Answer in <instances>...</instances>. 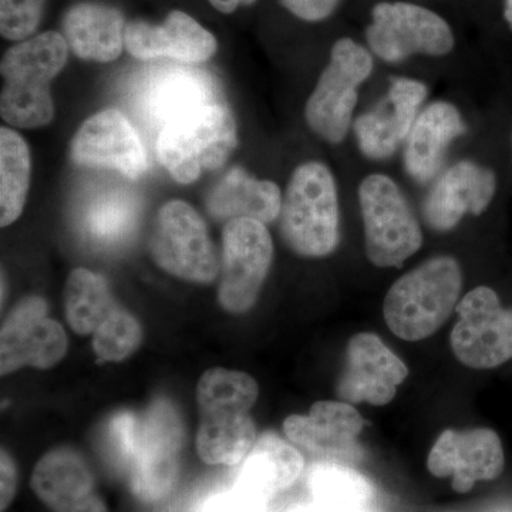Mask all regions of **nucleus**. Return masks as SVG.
Wrapping results in <instances>:
<instances>
[{"mask_svg": "<svg viewBox=\"0 0 512 512\" xmlns=\"http://www.w3.org/2000/svg\"><path fill=\"white\" fill-rule=\"evenodd\" d=\"M70 47L55 30L16 42L3 53L0 73V116L16 128H42L55 119V103L50 83L69 60Z\"/></svg>", "mask_w": 512, "mask_h": 512, "instance_id": "1", "label": "nucleus"}, {"mask_svg": "<svg viewBox=\"0 0 512 512\" xmlns=\"http://www.w3.org/2000/svg\"><path fill=\"white\" fill-rule=\"evenodd\" d=\"M237 144V123L231 110L208 101L165 121L156 150L171 178L188 185L205 171L224 167Z\"/></svg>", "mask_w": 512, "mask_h": 512, "instance_id": "2", "label": "nucleus"}, {"mask_svg": "<svg viewBox=\"0 0 512 512\" xmlns=\"http://www.w3.org/2000/svg\"><path fill=\"white\" fill-rule=\"evenodd\" d=\"M461 286L463 274L456 259L434 256L394 282L384 298V320L397 338L427 339L457 308Z\"/></svg>", "mask_w": 512, "mask_h": 512, "instance_id": "3", "label": "nucleus"}, {"mask_svg": "<svg viewBox=\"0 0 512 512\" xmlns=\"http://www.w3.org/2000/svg\"><path fill=\"white\" fill-rule=\"evenodd\" d=\"M281 227L289 248L306 258H323L338 248V188L325 164L308 161L293 171L282 202Z\"/></svg>", "mask_w": 512, "mask_h": 512, "instance_id": "4", "label": "nucleus"}, {"mask_svg": "<svg viewBox=\"0 0 512 512\" xmlns=\"http://www.w3.org/2000/svg\"><path fill=\"white\" fill-rule=\"evenodd\" d=\"M183 444V420L170 400L157 399L138 416L136 443L126 470L138 501L161 503L174 490Z\"/></svg>", "mask_w": 512, "mask_h": 512, "instance_id": "5", "label": "nucleus"}, {"mask_svg": "<svg viewBox=\"0 0 512 512\" xmlns=\"http://www.w3.org/2000/svg\"><path fill=\"white\" fill-rule=\"evenodd\" d=\"M148 251L158 268L192 284L210 285L221 272L220 255L204 218L183 200L161 205Z\"/></svg>", "mask_w": 512, "mask_h": 512, "instance_id": "6", "label": "nucleus"}, {"mask_svg": "<svg viewBox=\"0 0 512 512\" xmlns=\"http://www.w3.org/2000/svg\"><path fill=\"white\" fill-rule=\"evenodd\" d=\"M365 225L366 256L379 268H397L423 245L419 221L399 185L383 174H372L359 187Z\"/></svg>", "mask_w": 512, "mask_h": 512, "instance_id": "7", "label": "nucleus"}, {"mask_svg": "<svg viewBox=\"0 0 512 512\" xmlns=\"http://www.w3.org/2000/svg\"><path fill=\"white\" fill-rule=\"evenodd\" d=\"M373 72V57L349 37L332 47L328 66L305 106V119L313 133L330 144L348 136L359 87Z\"/></svg>", "mask_w": 512, "mask_h": 512, "instance_id": "8", "label": "nucleus"}, {"mask_svg": "<svg viewBox=\"0 0 512 512\" xmlns=\"http://www.w3.org/2000/svg\"><path fill=\"white\" fill-rule=\"evenodd\" d=\"M274 261V242L262 222L237 218L222 234L218 302L229 313L254 308Z\"/></svg>", "mask_w": 512, "mask_h": 512, "instance_id": "9", "label": "nucleus"}, {"mask_svg": "<svg viewBox=\"0 0 512 512\" xmlns=\"http://www.w3.org/2000/svg\"><path fill=\"white\" fill-rule=\"evenodd\" d=\"M367 45L377 57L399 63L414 55L444 56L454 47L446 19L433 10L407 2H382L372 10Z\"/></svg>", "mask_w": 512, "mask_h": 512, "instance_id": "10", "label": "nucleus"}, {"mask_svg": "<svg viewBox=\"0 0 512 512\" xmlns=\"http://www.w3.org/2000/svg\"><path fill=\"white\" fill-rule=\"evenodd\" d=\"M451 349L471 369H494L512 359V309L488 286H477L458 302Z\"/></svg>", "mask_w": 512, "mask_h": 512, "instance_id": "11", "label": "nucleus"}, {"mask_svg": "<svg viewBox=\"0 0 512 512\" xmlns=\"http://www.w3.org/2000/svg\"><path fill=\"white\" fill-rule=\"evenodd\" d=\"M42 296H26L3 320L0 372L10 375L23 367L52 369L66 356L69 339L63 326L47 316Z\"/></svg>", "mask_w": 512, "mask_h": 512, "instance_id": "12", "label": "nucleus"}, {"mask_svg": "<svg viewBox=\"0 0 512 512\" xmlns=\"http://www.w3.org/2000/svg\"><path fill=\"white\" fill-rule=\"evenodd\" d=\"M73 163L103 167L137 180L148 167L146 147L130 120L117 109L101 110L83 121L70 143Z\"/></svg>", "mask_w": 512, "mask_h": 512, "instance_id": "13", "label": "nucleus"}, {"mask_svg": "<svg viewBox=\"0 0 512 512\" xmlns=\"http://www.w3.org/2000/svg\"><path fill=\"white\" fill-rule=\"evenodd\" d=\"M407 376L409 369L403 360L379 336L357 333L348 342L345 369L336 393L342 402L386 406Z\"/></svg>", "mask_w": 512, "mask_h": 512, "instance_id": "14", "label": "nucleus"}, {"mask_svg": "<svg viewBox=\"0 0 512 512\" xmlns=\"http://www.w3.org/2000/svg\"><path fill=\"white\" fill-rule=\"evenodd\" d=\"M504 466L503 443L491 429L443 431L427 458L430 473L453 478L457 493H468L478 481L495 480Z\"/></svg>", "mask_w": 512, "mask_h": 512, "instance_id": "15", "label": "nucleus"}, {"mask_svg": "<svg viewBox=\"0 0 512 512\" xmlns=\"http://www.w3.org/2000/svg\"><path fill=\"white\" fill-rule=\"evenodd\" d=\"M365 420L346 402H316L309 414H293L284 421V433L292 444L322 460L348 461L360 457L359 436Z\"/></svg>", "mask_w": 512, "mask_h": 512, "instance_id": "16", "label": "nucleus"}, {"mask_svg": "<svg viewBox=\"0 0 512 512\" xmlns=\"http://www.w3.org/2000/svg\"><path fill=\"white\" fill-rule=\"evenodd\" d=\"M427 87L417 80L397 77L375 109L362 114L355 123L357 144L370 160H387L404 141L419 117Z\"/></svg>", "mask_w": 512, "mask_h": 512, "instance_id": "17", "label": "nucleus"}, {"mask_svg": "<svg viewBox=\"0 0 512 512\" xmlns=\"http://www.w3.org/2000/svg\"><path fill=\"white\" fill-rule=\"evenodd\" d=\"M124 45L140 60L167 59L183 63H205L218 50L217 37L183 10H171L160 25L146 20L127 23Z\"/></svg>", "mask_w": 512, "mask_h": 512, "instance_id": "18", "label": "nucleus"}, {"mask_svg": "<svg viewBox=\"0 0 512 512\" xmlns=\"http://www.w3.org/2000/svg\"><path fill=\"white\" fill-rule=\"evenodd\" d=\"M495 190L497 178L490 168L460 161L444 171L431 187L423 204L424 220L436 231H450L467 214H483L493 201Z\"/></svg>", "mask_w": 512, "mask_h": 512, "instance_id": "19", "label": "nucleus"}, {"mask_svg": "<svg viewBox=\"0 0 512 512\" xmlns=\"http://www.w3.org/2000/svg\"><path fill=\"white\" fill-rule=\"evenodd\" d=\"M466 133L460 111L446 101L420 111L406 140L404 167L417 183H429L441 170L451 143Z\"/></svg>", "mask_w": 512, "mask_h": 512, "instance_id": "20", "label": "nucleus"}, {"mask_svg": "<svg viewBox=\"0 0 512 512\" xmlns=\"http://www.w3.org/2000/svg\"><path fill=\"white\" fill-rule=\"evenodd\" d=\"M126 19L121 10L97 2H82L67 9L62 30L67 45L79 59L110 63L119 59L126 35Z\"/></svg>", "mask_w": 512, "mask_h": 512, "instance_id": "21", "label": "nucleus"}, {"mask_svg": "<svg viewBox=\"0 0 512 512\" xmlns=\"http://www.w3.org/2000/svg\"><path fill=\"white\" fill-rule=\"evenodd\" d=\"M234 485L258 500L269 503L301 477L305 461L299 448L274 433L256 440L247 457L238 464Z\"/></svg>", "mask_w": 512, "mask_h": 512, "instance_id": "22", "label": "nucleus"}, {"mask_svg": "<svg viewBox=\"0 0 512 512\" xmlns=\"http://www.w3.org/2000/svg\"><path fill=\"white\" fill-rule=\"evenodd\" d=\"M282 202L284 197L274 181L259 180L244 168L234 167L208 195L207 210L225 224L249 218L266 225L281 217Z\"/></svg>", "mask_w": 512, "mask_h": 512, "instance_id": "23", "label": "nucleus"}, {"mask_svg": "<svg viewBox=\"0 0 512 512\" xmlns=\"http://www.w3.org/2000/svg\"><path fill=\"white\" fill-rule=\"evenodd\" d=\"M33 493L53 512L96 493V478L86 458L72 447H56L37 461Z\"/></svg>", "mask_w": 512, "mask_h": 512, "instance_id": "24", "label": "nucleus"}, {"mask_svg": "<svg viewBox=\"0 0 512 512\" xmlns=\"http://www.w3.org/2000/svg\"><path fill=\"white\" fill-rule=\"evenodd\" d=\"M200 419L195 447L210 466H238L258 440L254 420L247 412L217 410L200 413Z\"/></svg>", "mask_w": 512, "mask_h": 512, "instance_id": "25", "label": "nucleus"}, {"mask_svg": "<svg viewBox=\"0 0 512 512\" xmlns=\"http://www.w3.org/2000/svg\"><path fill=\"white\" fill-rule=\"evenodd\" d=\"M67 323L77 335H93L101 323L119 308L107 279L86 268L67 276L63 292Z\"/></svg>", "mask_w": 512, "mask_h": 512, "instance_id": "26", "label": "nucleus"}, {"mask_svg": "<svg viewBox=\"0 0 512 512\" xmlns=\"http://www.w3.org/2000/svg\"><path fill=\"white\" fill-rule=\"evenodd\" d=\"M32 157L25 138L10 127L0 128V225L19 220L30 188Z\"/></svg>", "mask_w": 512, "mask_h": 512, "instance_id": "27", "label": "nucleus"}, {"mask_svg": "<svg viewBox=\"0 0 512 512\" xmlns=\"http://www.w3.org/2000/svg\"><path fill=\"white\" fill-rule=\"evenodd\" d=\"M308 487L313 504L323 512L370 505L375 497L372 483L359 471L339 461L316 463L309 471Z\"/></svg>", "mask_w": 512, "mask_h": 512, "instance_id": "28", "label": "nucleus"}, {"mask_svg": "<svg viewBox=\"0 0 512 512\" xmlns=\"http://www.w3.org/2000/svg\"><path fill=\"white\" fill-rule=\"evenodd\" d=\"M259 387L254 377L238 370L212 367L201 376L197 386L200 413L217 410L251 412L258 402Z\"/></svg>", "mask_w": 512, "mask_h": 512, "instance_id": "29", "label": "nucleus"}, {"mask_svg": "<svg viewBox=\"0 0 512 512\" xmlns=\"http://www.w3.org/2000/svg\"><path fill=\"white\" fill-rule=\"evenodd\" d=\"M136 225L133 207L126 202L104 201L93 204L80 218L83 237L97 248L120 247L128 241Z\"/></svg>", "mask_w": 512, "mask_h": 512, "instance_id": "30", "label": "nucleus"}, {"mask_svg": "<svg viewBox=\"0 0 512 512\" xmlns=\"http://www.w3.org/2000/svg\"><path fill=\"white\" fill-rule=\"evenodd\" d=\"M140 322L124 308H117L93 333V350L104 362H123L143 343Z\"/></svg>", "mask_w": 512, "mask_h": 512, "instance_id": "31", "label": "nucleus"}, {"mask_svg": "<svg viewBox=\"0 0 512 512\" xmlns=\"http://www.w3.org/2000/svg\"><path fill=\"white\" fill-rule=\"evenodd\" d=\"M205 103H208L207 92L200 80L191 76H173L161 82L153 93L151 110L164 124L178 114Z\"/></svg>", "mask_w": 512, "mask_h": 512, "instance_id": "32", "label": "nucleus"}, {"mask_svg": "<svg viewBox=\"0 0 512 512\" xmlns=\"http://www.w3.org/2000/svg\"><path fill=\"white\" fill-rule=\"evenodd\" d=\"M138 416L123 410L113 414L101 431V447L111 464L126 473L136 443Z\"/></svg>", "mask_w": 512, "mask_h": 512, "instance_id": "33", "label": "nucleus"}, {"mask_svg": "<svg viewBox=\"0 0 512 512\" xmlns=\"http://www.w3.org/2000/svg\"><path fill=\"white\" fill-rule=\"evenodd\" d=\"M46 0H0V33L10 42L36 35Z\"/></svg>", "mask_w": 512, "mask_h": 512, "instance_id": "34", "label": "nucleus"}, {"mask_svg": "<svg viewBox=\"0 0 512 512\" xmlns=\"http://www.w3.org/2000/svg\"><path fill=\"white\" fill-rule=\"evenodd\" d=\"M198 512H268V503L232 487L208 495Z\"/></svg>", "mask_w": 512, "mask_h": 512, "instance_id": "35", "label": "nucleus"}, {"mask_svg": "<svg viewBox=\"0 0 512 512\" xmlns=\"http://www.w3.org/2000/svg\"><path fill=\"white\" fill-rule=\"evenodd\" d=\"M284 8L305 22H322L338 9L340 0H281Z\"/></svg>", "mask_w": 512, "mask_h": 512, "instance_id": "36", "label": "nucleus"}, {"mask_svg": "<svg viewBox=\"0 0 512 512\" xmlns=\"http://www.w3.org/2000/svg\"><path fill=\"white\" fill-rule=\"evenodd\" d=\"M0 474H2V488H0V508L5 511L12 504L18 490V468L8 451L2 450L0 457Z\"/></svg>", "mask_w": 512, "mask_h": 512, "instance_id": "37", "label": "nucleus"}, {"mask_svg": "<svg viewBox=\"0 0 512 512\" xmlns=\"http://www.w3.org/2000/svg\"><path fill=\"white\" fill-rule=\"evenodd\" d=\"M56 512H109V510H107L103 498L99 494L93 493L87 495L83 500L67 505V507Z\"/></svg>", "mask_w": 512, "mask_h": 512, "instance_id": "38", "label": "nucleus"}, {"mask_svg": "<svg viewBox=\"0 0 512 512\" xmlns=\"http://www.w3.org/2000/svg\"><path fill=\"white\" fill-rule=\"evenodd\" d=\"M256 0H208V3L224 15H231L237 12L239 8H247V6L254 5Z\"/></svg>", "mask_w": 512, "mask_h": 512, "instance_id": "39", "label": "nucleus"}, {"mask_svg": "<svg viewBox=\"0 0 512 512\" xmlns=\"http://www.w3.org/2000/svg\"><path fill=\"white\" fill-rule=\"evenodd\" d=\"M285 512H322L319 510L318 505L316 504H299L293 505V507L289 508L288 511Z\"/></svg>", "mask_w": 512, "mask_h": 512, "instance_id": "40", "label": "nucleus"}, {"mask_svg": "<svg viewBox=\"0 0 512 512\" xmlns=\"http://www.w3.org/2000/svg\"><path fill=\"white\" fill-rule=\"evenodd\" d=\"M504 18L512 29V0H505Z\"/></svg>", "mask_w": 512, "mask_h": 512, "instance_id": "41", "label": "nucleus"}, {"mask_svg": "<svg viewBox=\"0 0 512 512\" xmlns=\"http://www.w3.org/2000/svg\"><path fill=\"white\" fill-rule=\"evenodd\" d=\"M319 510H320V508H319ZM332 512H373V510H372V508H370V505H360V507H350V508H345V510H338V511H332Z\"/></svg>", "mask_w": 512, "mask_h": 512, "instance_id": "42", "label": "nucleus"}, {"mask_svg": "<svg viewBox=\"0 0 512 512\" xmlns=\"http://www.w3.org/2000/svg\"><path fill=\"white\" fill-rule=\"evenodd\" d=\"M498 512H500V511H498ZM501 512H503V511H501Z\"/></svg>", "mask_w": 512, "mask_h": 512, "instance_id": "43", "label": "nucleus"}]
</instances>
